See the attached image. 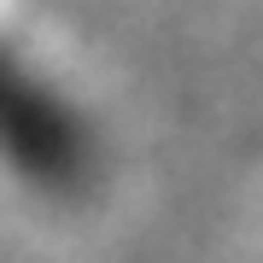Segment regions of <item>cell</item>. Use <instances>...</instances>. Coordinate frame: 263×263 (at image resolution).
Masks as SVG:
<instances>
[{
	"instance_id": "1",
	"label": "cell",
	"mask_w": 263,
	"mask_h": 263,
	"mask_svg": "<svg viewBox=\"0 0 263 263\" xmlns=\"http://www.w3.org/2000/svg\"><path fill=\"white\" fill-rule=\"evenodd\" d=\"M123 176L94 70L41 0H0V199L35 216H94Z\"/></svg>"
}]
</instances>
